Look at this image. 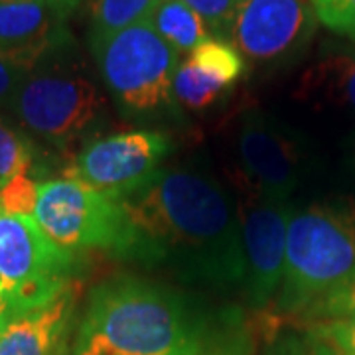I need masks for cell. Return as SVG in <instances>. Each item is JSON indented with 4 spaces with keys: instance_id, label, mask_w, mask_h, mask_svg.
I'll use <instances>...</instances> for the list:
<instances>
[{
    "instance_id": "cell-1",
    "label": "cell",
    "mask_w": 355,
    "mask_h": 355,
    "mask_svg": "<svg viewBox=\"0 0 355 355\" xmlns=\"http://www.w3.org/2000/svg\"><path fill=\"white\" fill-rule=\"evenodd\" d=\"M123 205L139 237L137 259L166 263L191 282H245L239 207L211 178L164 170Z\"/></svg>"
},
{
    "instance_id": "cell-2",
    "label": "cell",
    "mask_w": 355,
    "mask_h": 355,
    "mask_svg": "<svg viewBox=\"0 0 355 355\" xmlns=\"http://www.w3.org/2000/svg\"><path fill=\"white\" fill-rule=\"evenodd\" d=\"M73 355H200V334L176 292L119 277L91 292Z\"/></svg>"
},
{
    "instance_id": "cell-3",
    "label": "cell",
    "mask_w": 355,
    "mask_h": 355,
    "mask_svg": "<svg viewBox=\"0 0 355 355\" xmlns=\"http://www.w3.org/2000/svg\"><path fill=\"white\" fill-rule=\"evenodd\" d=\"M355 280V216L342 207L312 205L292 211L279 306L310 312Z\"/></svg>"
},
{
    "instance_id": "cell-4",
    "label": "cell",
    "mask_w": 355,
    "mask_h": 355,
    "mask_svg": "<svg viewBox=\"0 0 355 355\" xmlns=\"http://www.w3.org/2000/svg\"><path fill=\"white\" fill-rule=\"evenodd\" d=\"M105 85L128 113H156L174 103L178 53L150 22L89 40Z\"/></svg>"
},
{
    "instance_id": "cell-5",
    "label": "cell",
    "mask_w": 355,
    "mask_h": 355,
    "mask_svg": "<svg viewBox=\"0 0 355 355\" xmlns=\"http://www.w3.org/2000/svg\"><path fill=\"white\" fill-rule=\"evenodd\" d=\"M34 219L46 237L65 251L105 249L137 257L139 237L123 202L77 180H51L38 186Z\"/></svg>"
},
{
    "instance_id": "cell-6",
    "label": "cell",
    "mask_w": 355,
    "mask_h": 355,
    "mask_svg": "<svg viewBox=\"0 0 355 355\" xmlns=\"http://www.w3.org/2000/svg\"><path fill=\"white\" fill-rule=\"evenodd\" d=\"M62 48L46 55L12 97L18 121L51 142H67L87 130L105 109L99 87L91 77L62 58Z\"/></svg>"
},
{
    "instance_id": "cell-7",
    "label": "cell",
    "mask_w": 355,
    "mask_h": 355,
    "mask_svg": "<svg viewBox=\"0 0 355 355\" xmlns=\"http://www.w3.org/2000/svg\"><path fill=\"white\" fill-rule=\"evenodd\" d=\"M73 253L58 247L28 216H0V277L8 284L6 314L38 308L71 286ZM4 314V316H6Z\"/></svg>"
},
{
    "instance_id": "cell-8",
    "label": "cell",
    "mask_w": 355,
    "mask_h": 355,
    "mask_svg": "<svg viewBox=\"0 0 355 355\" xmlns=\"http://www.w3.org/2000/svg\"><path fill=\"white\" fill-rule=\"evenodd\" d=\"M170 146V139L156 130L113 135L87 144L65 176L123 202L153 184Z\"/></svg>"
},
{
    "instance_id": "cell-9",
    "label": "cell",
    "mask_w": 355,
    "mask_h": 355,
    "mask_svg": "<svg viewBox=\"0 0 355 355\" xmlns=\"http://www.w3.org/2000/svg\"><path fill=\"white\" fill-rule=\"evenodd\" d=\"M310 0H241L231 38L259 64H280L308 44L316 28Z\"/></svg>"
},
{
    "instance_id": "cell-10",
    "label": "cell",
    "mask_w": 355,
    "mask_h": 355,
    "mask_svg": "<svg viewBox=\"0 0 355 355\" xmlns=\"http://www.w3.org/2000/svg\"><path fill=\"white\" fill-rule=\"evenodd\" d=\"M292 209L247 191L239 207L245 249V291L253 306H265L279 291L284 275L286 231Z\"/></svg>"
},
{
    "instance_id": "cell-11",
    "label": "cell",
    "mask_w": 355,
    "mask_h": 355,
    "mask_svg": "<svg viewBox=\"0 0 355 355\" xmlns=\"http://www.w3.org/2000/svg\"><path fill=\"white\" fill-rule=\"evenodd\" d=\"M237 146L251 193L272 202H286L302 174L298 142L265 114L247 113Z\"/></svg>"
},
{
    "instance_id": "cell-12",
    "label": "cell",
    "mask_w": 355,
    "mask_h": 355,
    "mask_svg": "<svg viewBox=\"0 0 355 355\" xmlns=\"http://www.w3.org/2000/svg\"><path fill=\"white\" fill-rule=\"evenodd\" d=\"M60 22L50 0H0V53L20 71H32L65 44Z\"/></svg>"
},
{
    "instance_id": "cell-13",
    "label": "cell",
    "mask_w": 355,
    "mask_h": 355,
    "mask_svg": "<svg viewBox=\"0 0 355 355\" xmlns=\"http://www.w3.org/2000/svg\"><path fill=\"white\" fill-rule=\"evenodd\" d=\"M73 314V284L48 304L6 314L0 322V355H64Z\"/></svg>"
},
{
    "instance_id": "cell-14",
    "label": "cell",
    "mask_w": 355,
    "mask_h": 355,
    "mask_svg": "<svg viewBox=\"0 0 355 355\" xmlns=\"http://www.w3.org/2000/svg\"><path fill=\"white\" fill-rule=\"evenodd\" d=\"M298 95L355 111V50L331 51L316 62L302 76Z\"/></svg>"
},
{
    "instance_id": "cell-15",
    "label": "cell",
    "mask_w": 355,
    "mask_h": 355,
    "mask_svg": "<svg viewBox=\"0 0 355 355\" xmlns=\"http://www.w3.org/2000/svg\"><path fill=\"white\" fill-rule=\"evenodd\" d=\"M148 22L178 53H191L203 40L209 38V28L202 16L180 0H162Z\"/></svg>"
},
{
    "instance_id": "cell-16",
    "label": "cell",
    "mask_w": 355,
    "mask_h": 355,
    "mask_svg": "<svg viewBox=\"0 0 355 355\" xmlns=\"http://www.w3.org/2000/svg\"><path fill=\"white\" fill-rule=\"evenodd\" d=\"M162 0H95L89 40L107 38L125 28L148 22Z\"/></svg>"
},
{
    "instance_id": "cell-17",
    "label": "cell",
    "mask_w": 355,
    "mask_h": 355,
    "mask_svg": "<svg viewBox=\"0 0 355 355\" xmlns=\"http://www.w3.org/2000/svg\"><path fill=\"white\" fill-rule=\"evenodd\" d=\"M191 64L207 77L216 79L223 87L233 85L245 71L241 51L231 46L227 40L207 38L190 53Z\"/></svg>"
},
{
    "instance_id": "cell-18",
    "label": "cell",
    "mask_w": 355,
    "mask_h": 355,
    "mask_svg": "<svg viewBox=\"0 0 355 355\" xmlns=\"http://www.w3.org/2000/svg\"><path fill=\"white\" fill-rule=\"evenodd\" d=\"M221 83L207 77L200 71L190 60L178 65L176 77H174V97L188 109H205L223 95Z\"/></svg>"
},
{
    "instance_id": "cell-19",
    "label": "cell",
    "mask_w": 355,
    "mask_h": 355,
    "mask_svg": "<svg viewBox=\"0 0 355 355\" xmlns=\"http://www.w3.org/2000/svg\"><path fill=\"white\" fill-rule=\"evenodd\" d=\"M32 166V148L28 140L0 121V188L16 176L28 174Z\"/></svg>"
},
{
    "instance_id": "cell-20",
    "label": "cell",
    "mask_w": 355,
    "mask_h": 355,
    "mask_svg": "<svg viewBox=\"0 0 355 355\" xmlns=\"http://www.w3.org/2000/svg\"><path fill=\"white\" fill-rule=\"evenodd\" d=\"M38 203V184L28 174L8 180L0 188L2 216H28L34 214Z\"/></svg>"
},
{
    "instance_id": "cell-21",
    "label": "cell",
    "mask_w": 355,
    "mask_h": 355,
    "mask_svg": "<svg viewBox=\"0 0 355 355\" xmlns=\"http://www.w3.org/2000/svg\"><path fill=\"white\" fill-rule=\"evenodd\" d=\"M186 6H190L196 14L202 16V20L207 28L225 40L231 34L235 12L241 4V0H180Z\"/></svg>"
},
{
    "instance_id": "cell-22",
    "label": "cell",
    "mask_w": 355,
    "mask_h": 355,
    "mask_svg": "<svg viewBox=\"0 0 355 355\" xmlns=\"http://www.w3.org/2000/svg\"><path fill=\"white\" fill-rule=\"evenodd\" d=\"M316 20L336 34L355 38V0H310Z\"/></svg>"
},
{
    "instance_id": "cell-23",
    "label": "cell",
    "mask_w": 355,
    "mask_h": 355,
    "mask_svg": "<svg viewBox=\"0 0 355 355\" xmlns=\"http://www.w3.org/2000/svg\"><path fill=\"white\" fill-rule=\"evenodd\" d=\"M312 334L342 355H355V318H334L318 324Z\"/></svg>"
},
{
    "instance_id": "cell-24",
    "label": "cell",
    "mask_w": 355,
    "mask_h": 355,
    "mask_svg": "<svg viewBox=\"0 0 355 355\" xmlns=\"http://www.w3.org/2000/svg\"><path fill=\"white\" fill-rule=\"evenodd\" d=\"M268 355H342L331 345L322 342L312 331L306 338H288L272 347Z\"/></svg>"
},
{
    "instance_id": "cell-25",
    "label": "cell",
    "mask_w": 355,
    "mask_h": 355,
    "mask_svg": "<svg viewBox=\"0 0 355 355\" xmlns=\"http://www.w3.org/2000/svg\"><path fill=\"white\" fill-rule=\"evenodd\" d=\"M316 316L324 318H355V280L343 291L336 292L328 300L318 306Z\"/></svg>"
},
{
    "instance_id": "cell-26",
    "label": "cell",
    "mask_w": 355,
    "mask_h": 355,
    "mask_svg": "<svg viewBox=\"0 0 355 355\" xmlns=\"http://www.w3.org/2000/svg\"><path fill=\"white\" fill-rule=\"evenodd\" d=\"M26 73L12 65L2 53H0V105L12 101L14 93L18 91L20 83L24 81Z\"/></svg>"
},
{
    "instance_id": "cell-27",
    "label": "cell",
    "mask_w": 355,
    "mask_h": 355,
    "mask_svg": "<svg viewBox=\"0 0 355 355\" xmlns=\"http://www.w3.org/2000/svg\"><path fill=\"white\" fill-rule=\"evenodd\" d=\"M81 0H50L51 8L55 10V14L64 20L67 18V14H71L77 8V4H79Z\"/></svg>"
},
{
    "instance_id": "cell-28",
    "label": "cell",
    "mask_w": 355,
    "mask_h": 355,
    "mask_svg": "<svg viewBox=\"0 0 355 355\" xmlns=\"http://www.w3.org/2000/svg\"><path fill=\"white\" fill-rule=\"evenodd\" d=\"M8 284H6V280L0 277V312H4L6 314V304H8Z\"/></svg>"
},
{
    "instance_id": "cell-29",
    "label": "cell",
    "mask_w": 355,
    "mask_h": 355,
    "mask_svg": "<svg viewBox=\"0 0 355 355\" xmlns=\"http://www.w3.org/2000/svg\"><path fill=\"white\" fill-rule=\"evenodd\" d=\"M2 318H4V312H0V322H2Z\"/></svg>"
},
{
    "instance_id": "cell-30",
    "label": "cell",
    "mask_w": 355,
    "mask_h": 355,
    "mask_svg": "<svg viewBox=\"0 0 355 355\" xmlns=\"http://www.w3.org/2000/svg\"><path fill=\"white\" fill-rule=\"evenodd\" d=\"M0 216H2V207H0Z\"/></svg>"
}]
</instances>
